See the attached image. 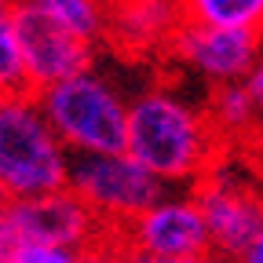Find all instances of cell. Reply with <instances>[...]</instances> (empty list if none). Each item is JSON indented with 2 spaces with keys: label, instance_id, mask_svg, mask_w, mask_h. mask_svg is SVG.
I'll return each instance as SVG.
<instances>
[{
  "label": "cell",
  "instance_id": "cell-1",
  "mask_svg": "<svg viewBox=\"0 0 263 263\" xmlns=\"http://www.w3.org/2000/svg\"><path fill=\"white\" fill-rule=\"evenodd\" d=\"M124 150L164 186H194L230 146L209 121L205 106L183 99L168 84H154L128 99Z\"/></svg>",
  "mask_w": 263,
  "mask_h": 263
},
{
  "label": "cell",
  "instance_id": "cell-2",
  "mask_svg": "<svg viewBox=\"0 0 263 263\" xmlns=\"http://www.w3.org/2000/svg\"><path fill=\"white\" fill-rule=\"evenodd\" d=\"M73 154L62 146L33 91L0 95V194L26 201L70 186Z\"/></svg>",
  "mask_w": 263,
  "mask_h": 263
},
{
  "label": "cell",
  "instance_id": "cell-3",
  "mask_svg": "<svg viewBox=\"0 0 263 263\" xmlns=\"http://www.w3.org/2000/svg\"><path fill=\"white\" fill-rule=\"evenodd\" d=\"M44 117L73 157L124 154L128 143V99L95 70L66 77L37 91Z\"/></svg>",
  "mask_w": 263,
  "mask_h": 263
},
{
  "label": "cell",
  "instance_id": "cell-4",
  "mask_svg": "<svg viewBox=\"0 0 263 263\" xmlns=\"http://www.w3.org/2000/svg\"><path fill=\"white\" fill-rule=\"evenodd\" d=\"M70 190L103 219L106 230H121L154 201H161L164 186L150 168L124 154H84L70 164Z\"/></svg>",
  "mask_w": 263,
  "mask_h": 263
},
{
  "label": "cell",
  "instance_id": "cell-5",
  "mask_svg": "<svg viewBox=\"0 0 263 263\" xmlns=\"http://www.w3.org/2000/svg\"><path fill=\"white\" fill-rule=\"evenodd\" d=\"M190 194L201 209L216 263H230L263 230V186L230 172L227 154L216 168H209L190 186Z\"/></svg>",
  "mask_w": 263,
  "mask_h": 263
},
{
  "label": "cell",
  "instance_id": "cell-6",
  "mask_svg": "<svg viewBox=\"0 0 263 263\" xmlns=\"http://www.w3.org/2000/svg\"><path fill=\"white\" fill-rule=\"evenodd\" d=\"M15 33L22 48V70H26V91H44L66 77H77L91 70L95 44L73 33L66 22L48 15L37 4H15Z\"/></svg>",
  "mask_w": 263,
  "mask_h": 263
},
{
  "label": "cell",
  "instance_id": "cell-7",
  "mask_svg": "<svg viewBox=\"0 0 263 263\" xmlns=\"http://www.w3.org/2000/svg\"><path fill=\"white\" fill-rule=\"evenodd\" d=\"M114 238L124 252L157 256V259H186V256H212L209 230L201 219L194 194H164L132 223L114 230Z\"/></svg>",
  "mask_w": 263,
  "mask_h": 263
},
{
  "label": "cell",
  "instance_id": "cell-8",
  "mask_svg": "<svg viewBox=\"0 0 263 263\" xmlns=\"http://www.w3.org/2000/svg\"><path fill=\"white\" fill-rule=\"evenodd\" d=\"M164 59L194 70L209 84L245 81V73L259 62V33L256 29L201 26V22H186L183 18V26L176 29Z\"/></svg>",
  "mask_w": 263,
  "mask_h": 263
},
{
  "label": "cell",
  "instance_id": "cell-9",
  "mask_svg": "<svg viewBox=\"0 0 263 263\" xmlns=\"http://www.w3.org/2000/svg\"><path fill=\"white\" fill-rule=\"evenodd\" d=\"M11 223L18 241H37V245H62V249H91L106 238V227L81 197L66 186L55 194L26 197V201H8Z\"/></svg>",
  "mask_w": 263,
  "mask_h": 263
},
{
  "label": "cell",
  "instance_id": "cell-10",
  "mask_svg": "<svg viewBox=\"0 0 263 263\" xmlns=\"http://www.w3.org/2000/svg\"><path fill=\"white\" fill-rule=\"evenodd\" d=\"M183 26L179 0H106L103 44L128 59H146L168 51L176 29Z\"/></svg>",
  "mask_w": 263,
  "mask_h": 263
},
{
  "label": "cell",
  "instance_id": "cell-11",
  "mask_svg": "<svg viewBox=\"0 0 263 263\" xmlns=\"http://www.w3.org/2000/svg\"><path fill=\"white\" fill-rule=\"evenodd\" d=\"M205 114L216 124V132L223 136L227 146H245L259 136V117H256V106H252L241 81L212 84V91L205 99Z\"/></svg>",
  "mask_w": 263,
  "mask_h": 263
},
{
  "label": "cell",
  "instance_id": "cell-12",
  "mask_svg": "<svg viewBox=\"0 0 263 263\" xmlns=\"http://www.w3.org/2000/svg\"><path fill=\"white\" fill-rule=\"evenodd\" d=\"M186 22L223 29H263V0H179Z\"/></svg>",
  "mask_w": 263,
  "mask_h": 263
},
{
  "label": "cell",
  "instance_id": "cell-13",
  "mask_svg": "<svg viewBox=\"0 0 263 263\" xmlns=\"http://www.w3.org/2000/svg\"><path fill=\"white\" fill-rule=\"evenodd\" d=\"M26 4H37L48 15H55L59 22H66L73 33H81L84 41L103 44L106 33V0H26Z\"/></svg>",
  "mask_w": 263,
  "mask_h": 263
},
{
  "label": "cell",
  "instance_id": "cell-14",
  "mask_svg": "<svg viewBox=\"0 0 263 263\" xmlns=\"http://www.w3.org/2000/svg\"><path fill=\"white\" fill-rule=\"evenodd\" d=\"M0 91H26L22 48L15 33V4H0Z\"/></svg>",
  "mask_w": 263,
  "mask_h": 263
},
{
  "label": "cell",
  "instance_id": "cell-15",
  "mask_svg": "<svg viewBox=\"0 0 263 263\" xmlns=\"http://www.w3.org/2000/svg\"><path fill=\"white\" fill-rule=\"evenodd\" d=\"M8 263H81V252H77V249H62V245L18 241Z\"/></svg>",
  "mask_w": 263,
  "mask_h": 263
},
{
  "label": "cell",
  "instance_id": "cell-16",
  "mask_svg": "<svg viewBox=\"0 0 263 263\" xmlns=\"http://www.w3.org/2000/svg\"><path fill=\"white\" fill-rule=\"evenodd\" d=\"M81 263H124V249L117 245L114 230H106V238L99 241V245L84 249V252H81Z\"/></svg>",
  "mask_w": 263,
  "mask_h": 263
},
{
  "label": "cell",
  "instance_id": "cell-17",
  "mask_svg": "<svg viewBox=\"0 0 263 263\" xmlns=\"http://www.w3.org/2000/svg\"><path fill=\"white\" fill-rule=\"evenodd\" d=\"M18 245V234H15V223H11V212H8V201L0 205V263H8L11 252Z\"/></svg>",
  "mask_w": 263,
  "mask_h": 263
},
{
  "label": "cell",
  "instance_id": "cell-18",
  "mask_svg": "<svg viewBox=\"0 0 263 263\" xmlns=\"http://www.w3.org/2000/svg\"><path fill=\"white\" fill-rule=\"evenodd\" d=\"M245 91H249V99H252V106H256V117H259V124H263V55H259V62L252 66V70L245 73Z\"/></svg>",
  "mask_w": 263,
  "mask_h": 263
},
{
  "label": "cell",
  "instance_id": "cell-19",
  "mask_svg": "<svg viewBox=\"0 0 263 263\" xmlns=\"http://www.w3.org/2000/svg\"><path fill=\"white\" fill-rule=\"evenodd\" d=\"M230 263H263V230H259V234H256L234 259H230Z\"/></svg>",
  "mask_w": 263,
  "mask_h": 263
},
{
  "label": "cell",
  "instance_id": "cell-20",
  "mask_svg": "<svg viewBox=\"0 0 263 263\" xmlns=\"http://www.w3.org/2000/svg\"><path fill=\"white\" fill-rule=\"evenodd\" d=\"M124 263H216L212 256H186V259H157V256H136L124 252Z\"/></svg>",
  "mask_w": 263,
  "mask_h": 263
},
{
  "label": "cell",
  "instance_id": "cell-21",
  "mask_svg": "<svg viewBox=\"0 0 263 263\" xmlns=\"http://www.w3.org/2000/svg\"><path fill=\"white\" fill-rule=\"evenodd\" d=\"M0 4H18V0H0Z\"/></svg>",
  "mask_w": 263,
  "mask_h": 263
},
{
  "label": "cell",
  "instance_id": "cell-22",
  "mask_svg": "<svg viewBox=\"0 0 263 263\" xmlns=\"http://www.w3.org/2000/svg\"><path fill=\"white\" fill-rule=\"evenodd\" d=\"M0 95H4V91H0Z\"/></svg>",
  "mask_w": 263,
  "mask_h": 263
}]
</instances>
